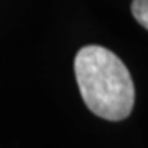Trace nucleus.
Returning <instances> with one entry per match:
<instances>
[{
	"label": "nucleus",
	"mask_w": 148,
	"mask_h": 148,
	"mask_svg": "<svg viewBox=\"0 0 148 148\" xmlns=\"http://www.w3.org/2000/svg\"><path fill=\"white\" fill-rule=\"evenodd\" d=\"M130 9L134 18L137 20V23L148 30V0H132Z\"/></svg>",
	"instance_id": "nucleus-2"
},
{
	"label": "nucleus",
	"mask_w": 148,
	"mask_h": 148,
	"mask_svg": "<svg viewBox=\"0 0 148 148\" xmlns=\"http://www.w3.org/2000/svg\"><path fill=\"white\" fill-rule=\"evenodd\" d=\"M73 68L82 100L93 114L109 121L129 118L136 89L129 70L114 52L98 45L82 47Z\"/></svg>",
	"instance_id": "nucleus-1"
}]
</instances>
